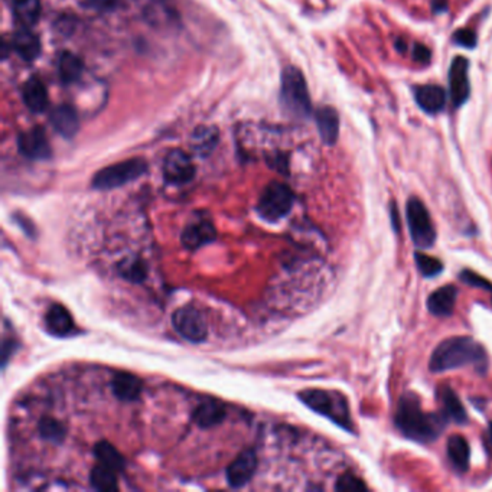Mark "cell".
I'll list each match as a JSON object with an SVG mask.
<instances>
[{
  "label": "cell",
  "instance_id": "8992f818",
  "mask_svg": "<svg viewBox=\"0 0 492 492\" xmlns=\"http://www.w3.org/2000/svg\"><path fill=\"white\" fill-rule=\"evenodd\" d=\"M293 201L294 195L286 184L270 182L264 188L255 209L263 220L276 223L290 212Z\"/></svg>",
  "mask_w": 492,
  "mask_h": 492
},
{
  "label": "cell",
  "instance_id": "d6a6232c",
  "mask_svg": "<svg viewBox=\"0 0 492 492\" xmlns=\"http://www.w3.org/2000/svg\"><path fill=\"white\" fill-rule=\"evenodd\" d=\"M337 491H367V485L364 481L357 478L352 474H344L338 478L335 484Z\"/></svg>",
  "mask_w": 492,
  "mask_h": 492
},
{
  "label": "cell",
  "instance_id": "1f68e13d",
  "mask_svg": "<svg viewBox=\"0 0 492 492\" xmlns=\"http://www.w3.org/2000/svg\"><path fill=\"white\" fill-rule=\"evenodd\" d=\"M415 260H416V266H418L419 271L424 278H435L443 270V264L439 259L431 257V255L423 254L420 251L415 254Z\"/></svg>",
  "mask_w": 492,
  "mask_h": 492
},
{
  "label": "cell",
  "instance_id": "7a4b0ae2",
  "mask_svg": "<svg viewBox=\"0 0 492 492\" xmlns=\"http://www.w3.org/2000/svg\"><path fill=\"white\" fill-rule=\"evenodd\" d=\"M465 365L478 368H485L486 365L484 347L470 337H452L442 341L433 351L429 363L433 372H443Z\"/></svg>",
  "mask_w": 492,
  "mask_h": 492
},
{
  "label": "cell",
  "instance_id": "9c48e42d",
  "mask_svg": "<svg viewBox=\"0 0 492 492\" xmlns=\"http://www.w3.org/2000/svg\"><path fill=\"white\" fill-rule=\"evenodd\" d=\"M164 176L166 182L173 185H184L195 176V165L191 156L181 149L168 153L164 164Z\"/></svg>",
  "mask_w": 492,
  "mask_h": 492
},
{
  "label": "cell",
  "instance_id": "52a82bcc",
  "mask_svg": "<svg viewBox=\"0 0 492 492\" xmlns=\"http://www.w3.org/2000/svg\"><path fill=\"white\" fill-rule=\"evenodd\" d=\"M406 214L411 240L416 244V247L423 250L435 244L436 230L423 201L416 198V196H411L407 201Z\"/></svg>",
  "mask_w": 492,
  "mask_h": 492
},
{
  "label": "cell",
  "instance_id": "7c38bea8",
  "mask_svg": "<svg viewBox=\"0 0 492 492\" xmlns=\"http://www.w3.org/2000/svg\"><path fill=\"white\" fill-rule=\"evenodd\" d=\"M255 469H257V455L254 449H246L227 468V481L232 488H241L253 478Z\"/></svg>",
  "mask_w": 492,
  "mask_h": 492
},
{
  "label": "cell",
  "instance_id": "f546056e",
  "mask_svg": "<svg viewBox=\"0 0 492 492\" xmlns=\"http://www.w3.org/2000/svg\"><path fill=\"white\" fill-rule=\"evenodd\" d=\"M117 270H119V274L122 278H125L132 283H141L148 276V266L139 257L125 259L119 264V267H117Z\"/></svg>",
  "mask_w": 492,
  "mask_h": 492
},
{
  "label": "cell",
  "instance_id": "cb8c5ba5",
  "mask_svg": "<svg viewBox=\"0 0 492 492\" xmlns=\"http://www.w3.org/2000/svg\"><path fill=\"white\" fill-rule=\"evenodd\" d=\"M441 400L443 404V415L446 419L454 420L458 424H465L468 420L466 411L459 397L455 395L454 390L449 387H443L441 391Z\"/></svg>",
  "mask_w": 492,
  "mask_h": 492
},
{
  "label": "cell",
  "instance_id": "f1b7e54d",
  "mask_svg": "<svg viewBox=\"0 0 492 492\" xmlns=\"http://www.w3.org/2000/svg\"><path fill=\"white\" fill-rule=\"evenodd\" d=\"M94 455H95L98 463H103V465L114 469L116 472H120L125 468V459L120 455V452L106 441H102L95 445Z\"/></svg>",
  "mask_w": 492,
  "mask_h": 492
},
{
  "label": "cell",
  "instance_id": "44dd1931",
  "mask_svg": "<svg viewBox=\"0 0 492 492\" xmlns=\"http://www.w3.org/2000/svg\"><path fill=\"white\" fill-rule=\"evenodd\" d=\"M12 47L15 52L25 61H33L41 54V41L28 28L17 31L13 35Z\"/></svg>",
  "mask_w": 492,
  "mask_h": 492
},
{
  "label": "cell",
  "instance_id": "ffe728a7",
  "mask_svg": "<svg viewBox=\"0 0 492 492\" xmlns=\"http://www.w3.org/2000/svg\"><path fill=\"white\" fill-rule=\"evenodd\" d=\"M225 415H227L225 408L221 403L215 400H208L195 408L192 420L196 426H200L203 429H209L220 424L225 419Z\"/></svg>",
  "mask_w": 492,
  "mask_h": 492
},
{
  "label": "cell",
  "instance_id": "30bf717a",
  "mask_svg": "<svg viewBox=\"0 0 492 492\" xmlns=\"http://www.w3.org/2000/svg\"><path fill=\"white\" fill-rule=\"evenodd\" d=\"M469 61L465 56H457L450 64L449 68V91L452 102L455 107L463 106L470 94V84H469Z\"/></svg>",
  "mask_w": 492,
  "mask_h": 492
},
{
  "label": "cell",
  "instance_id": "2e32d148",
  "mask_svg": "<svg viewBox=\"0 0 492 492\" xmlns=\"http://www.w3.org/2000/svg\"><path fill=\"white\" fill-rule=\"evenodd\" d=\"M458 290L455 286L447 285L433 292L427 299V309L431 315L439 318L449 317L454 313Z\"/></svg>",
  "mask_w": 492,
  "mask_h": 492
},
{
  "label": "cell",
  "instance_id": "836d02e7",
  "mask_svg": "<svg viewBox=\"0 0 492 492\" xmlns=\"http://www.w3.org/2000/svg\"><path fill=\"white\" fill-rule=\"evenodd\" d=\"M459 278L463 283L469 285V286H475V287H481L484 290H488V292H492V283L485 280L484 278H481L479 274L474 273V271H470V270H463L461 274H459Z\"/></svg>",
  "mask_w": 492,
  "mask_h": 492
},
{
  "label": "cell",
  "instance_id": "74e56055",
  "mask_svg": "<svg viewBox=\"0 0 492 492\" xmlns=\"http://www.w3.org/2000/svg\"><path fill=\"white\" fill-rule=\"evenodd\" d=\"M431 8H433V10H435L436 13L445 12V10L447 9V0H433Z\"/></svg>",
  "mask_w": 492,
  "mask_h": 492
},
{
  "label": "cell",
  "instance_id": "83f0119b",
  "mask_svg": "<svg viewBox=\"0 0 492 492\" xmlns=\"http://www.w3.org/2000/svg\"><path fill=\"white\" fill-rule=\"evenodd\" d=\"M216 143H219V130L215 127H198L191 141L192 149L201 156L209 154L215 149Z\"/></svg>",
  "mask_w": 492,
  "mask_h": 492
},
{
  "label": "cell",
  "instance_id": "4fadbf2b",
  "mask_svg": "<svg viewBox=\"0 0 492 492\" xmlns=\"http://www.w3.org/2000/svg\"><path fill=\"white\" fill-rule=\"evenodd\" d=\"M216 239V230L209 220L198 219L189 223L182 231L181 241L188 250H198Z\"/></svg>",
  "mask_w": 492,
  "mask_h": 492
},
{
  "label": "cell",
  "instance_id": "4316f807",
  "mask_svg": "<svg viewBox=\"0 0 492 492\" xmlns=\"http://www.w3.org/2000/svg\"><path fill=\"white\" fill-rule=\"evenodd\" d=\"M83 70L84 65L80 56L72 52L61 54L60 61H58V72H60V78L64 83H75L81 77Z\"/></svg>",
  "mask_w": 492,
  "mask_h": 492
},
{
  "label": "cell",
  "instance_id": "e0dca14e",
  "mask_svg": "<svg viewBox=\"0 0 492 492\" xmlns=\"http://www.w3.org/2000/svg\"><path fill=\"white\" fill-rule=\"evenodd\" d=\"M415 98L419 107L427 114H438L445 109L446 94L439 86H420L415 88Z\"/></svg>",
  "mask_w": 492,
  "mask_h": 492
},
{
  "label": "cell",
  "instance_id": "6da1fadb",
  "mask_svg": "<svg viewBox=\"0 0 492 492\" xmlns=\"http://www.w3.org/2000/svg\"><path fill=\"white\" fill-rule=\"evenodd\" d=\"M396 426L403 435L419 443L436 441L446 427L445 415H433L422 408L420 400L413 392H407L399 402Z\"/></svg>",
  "mask_w": 492,
  "mask_h": 492
},
{
  "label": "cell",
  "instance_id": "d6986e66",
  "mask_svg": "<svg viewBox=\"0 0 492 492\" xmlns=\"http://www.w3.org/2000/svg\"><path fill=\"white\" fill-rule=\"evenodd\" d=\"M317 126L325 145H335L340 136V116L337 110L324 106L317 111Z\"/></svg>",
  "mask_w": 492,
  "mask_h": 492
},
{
  "label": "cell",
  "instance_id": "e575fe53",
  "mask_svg": "<svg viewBox=\"0 0 492 492\" xmlns=\"http://www.w3.org/2000/svg\"><path fill=\"white\" fill-rule=\"evenodd\" d=\"M454 41H455L458 45L465 47V48H469V49L475 48V47H477V42H478V41H477V33H475L474 31H472V29H468V28L457 31L455 35H454Z\"/></svg>",
  "mask_w": 492,
  "mask_h": 492
},
{
  "label": "cell",
  "instance_id": "ba28073f",
  "mask_svg": "<svg viewBox=\"0 0 492 492\" xmlns=\"http://www.w3.org/2000/svg\"><path fill=\"white\" fill-rule=\"evenodd\" d=\"M172 325L180 335L189 342H203L208 335L203 313L192 306H182L172 315Z\"/></svg>",
  "mask_w": 492,
  "mask_h": 492
},
{
  "label": "cell",
  "instance_id": "8fae6325",
  "mask_svg": "<svg viewBox=\"0 0 492 492\" xmlns=\"http://www.w3.org/2000/svg\"><path fill=\"white\" fill-rule=\"evenodd\" d=\"M17 148L28 159L44 161L51 157V146L42 129L33 127L17 137Z\"/></svg>",
  "mask_w": 492,
  "mask_h": 492
},
{
  "label": "cell",
  "instance_id": "484cf974",
  "mask_svg": "<svg viewBox=\"0 0 492 492\" xmlns=\"http://www.w3.org/2000/svg\"><path fill=\"white\" fill-rule=\"evenodd\" d=\"M90 482L98 491L113 492L119 489L117 472L103 463H97L90 472Z\"/></svg>",
  "mask_w": 492,
  "mask_h": 492
},
{
  "label": "cell",
  "instance_id": "ab89813d",
  "mask_svg": "<svg viewBox=\"0 0 492 492\" xmlns=\"http://www.w3.org/2000/svg\"><path fill=\"white\" fill-rule=\"evenodd\" d=\"M114 0H93V5H98L102 8H107V5H113Z\"/></svg>",
  "mask_w": 492,
  "mask_h": 492
},
{
  "label": "cell",
  "instance_id": "3957f363",
  "mask_svg": "<svg viewBox=\"0 0 492 492\" xmlns=\"http://www.w3.org/2000/svg\"><path fill=\"white\" fill-rule=\"evenodd\" d=\"M298 396L301 402L305 403L313 411L328 418L347 431H354V422L349 413L348 402L338 391L310 388L299 392Z\"/></svg>",
  "mask_w": 492,
  "mask_h": 492
},
{
  "label": "cell",
  "instance_id": "7402d4cb",
  "mask_svg": "<svg viewBox=\"0 0 492 492\" xmlns=\"http://www.w3.org/2000/svg\"><path fill=\"white\" fill-rule=\"evenodd\" d=\"M24 102L33 113H41L48 106V93L44 83L38 77H32L24 86Z\"/></svg>",
  "mask_w": 492,
  "mask_h": 492
},
{
  "label": "cell",
  "instance_id": "5b68a950",
  "mask_svg": "<svg viewBox=\"0 0 492 492\" xmlns=\"http://www.w3.org/2000/svg\"><path fill=\"white\" fill-rule=\"evenodd\" d=\"M148 170V164L142 157H133V159L123 161L119 164L110 165L98 170L91 181L93 188L95 189H114L120 188L137 178H141Z\"/></svg>",
  "mask_w": 492,
  "mask_h": 492
},
{
  "label": "cell",
  "instance_id": "d4e9b609",
  "mask_svg": "<svg viewBox=\"0 0 492 492\" xmlns=\"http://www.w3.org/2000/svg\"><path fill=\"white\" fill-rule=\"evenodd\" d=\"M16 19L25 28L33 26L41 17V0H12Z\"/></svg>",
  "mask_w": 492,
  "mask_h": 492
},
{
  "label": "cell",
  "instance_id": "9a60e30c",
  "mask_svg": "<svg viewBox=\"0 0 492 492\" xmlns=\"http://www.w3.org/2000/svg\"><path fill=\"white\" fill-rule=\"evenodd\" d=\"M113 395L123 402H134L141 397L143 383L130 372H117L111 380Z\"/></svg>",
  "mask_w": 492,
  "mask_h": 492
},
{
  "label": "cell",
  "instance_id": "60d3db41",
  "mask_svg": "<svg viewBox=\"0 0 492 492\" xmlns=\"http://www.w3.org/2000/svg\"><path fill=\"white\" fill-rule=\"evenodd\" d=\"M397 49H399L400 52H404L406 45H404V41H403V39H399V42H397Z\"/></svg>",
  "mask_w": 492,
  "mask_h": 492
},
{
  "label": "cell",
  "instance_id": "4dcf8cb0",
  "mask_svg": "<svg viewBox=\"0 0 492 492\" xmlns=\"http://www.w3.org/2000/svg\"><path fill=\"white\" fill-rule=\"evenodd\" d=\"M39 433H41L42 439L58 443L65 439L67 427L54 418H42L39 422Z\"/></svg>",
  "mask_w": 492,
  "mask_h": 492
},
{
  "label": "cell",
  "instance_id": "d590c367",
  "mask_svg": "<svg viewBox=\"0 0 492 492\" xmlns=\"http://www.w3.org/2000/svg\"><path fill=\"white\" fill-rule=\"evenodd\" d=\"M430 58H431V52L427 47L422 44H415V47H413V60L419 64L426 65L430 63Z\"/></svg>",
  "mask_w": 492,
  "mask_h": 492
},
{
  "label": "cell",
  "instance_id": "ac0fdd59",
  "mask_svg": "<svg viewBox=\"0 0 492 492\" xmlns=\"http://www.w3.org/2000/svg\"><path fill=\"white\" fill-rule=\"evenodd\" d=\"M51 123L54 129L61 136L71 139L80 129V119L74 107L68 104H61L52 110L51 113Z\"/></svg>",
  "mask_w": 492,
  "mask_h": 492
},
{
  "label": "cell",
  "instance_id": "8d00e7d4",
  "mask_svg": "<svg viewBox=\"0 0 492 492\" xmlns=\"http://www.w3.org/2000/svg\"><path fill=\"white\" fill-rule=\"evenodd\" d=\"M390 214H391L392 228H395V231H400V216H399V211H397V207L395 203H392L390 207Z\"/></svg>",
  "mask_w": 492,
  "mask_h": 492
},
{
  "label": "cell",
  "instance_id": "603a6c76",
  "mask_svg": "<svg viewBox=\"0 0 492 492\" xmlns=\"http://www.w3.org/2000/svg\"><path fill=\"white\" fill-rule=\"evenodd\" d=\"M447 457L450 463L458 472H466L469 469L470 449L466 439L461 435L450 436L447 441Z\"/></svg>",
  "mask_w": 492,
  "mask_h": 492
},
{
  "label": "cell",
  "instance_id": "5bb4252c",
  "mask_svg": "<svg viewBox=\"0 0 492 492\" xmlns=\"http://www.w3.org/2000/svg\"><path fill=\"white\" fill-rule=\"evenodd\" d=\"M45 325L54 337H70L75 331V324L71 313L63 305H52L45 315Z\"/></svg>",
  "mask_w": 492,
  "mask_h": 492
},
{
  "label": "cell",
  "instance_id": "277c9868",
  "mask_svg": "<svg viewBox=\"0 0 492 492\" xmlns=\"http://www.w3.org/2000/svg\"><path fill=\"white\" fill-rule=\"evenodd\" d=\"M282 103L294 117L305 119L310 114L312 103L308 84L302 71L296 67H287L282 74Z\"/></svg>",
  "mask_w": 492,
  "mask_h": 492
},
{
  "label": "cell",
  "instance_id": "f35d334b",
  "mask_svg": "<svg viewBox=\"0 0 492 492\" xmlns=\"http://www.w3.org/2000/svg\"><path fill=\"white\" fill-rule=\"evenodd\" d=\"M486 445L492 455V422L488 424V430H486Z\"/></svg>",
  "mask_w": 492,
  "mask_h": 492
}]
</instances>
